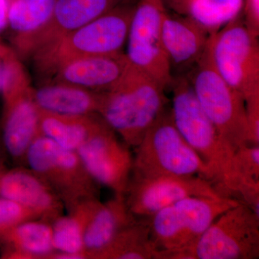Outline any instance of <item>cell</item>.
Masks as SVG:
<instances>
[{
  "label": "cell",
  "instance_id": "cell-1",
  "mask_svg": "<svg viewBox=\"0 0 259 259\" xmlns=\"http://www.w3.org/2000/svg\"><path fill=\"white\" fill-rule=\"evenodd\" d=\"M170 88V108L177 129L209 168L220 193L238 199L234 151L201 108L185 75L174 76Z\"/></svg>",
  "mask_w": 259,
  "mask_h": 259
},
{
  "label": "cell",
  "instance_id": "cell-2",
  "mask_svg": "<svg viewBox=\"0 0 259 259\" xmlns=\"http://www.w3.org/2000/svg\"><path fill=\"white\" fill-rule=\"evenodd\" d=\"M166 89L131 66L120 82L102 98L98 114L127 146H139L168 106Z\"/></svg>",
  "mask_w": 259,
  "mask_h": 259
},
{
  "label": "cell",
  "instance_id": "cell-3",
  "mask_svg": "<svg viewBox=\"0 0 259 259\" xmlns=\"http://www.w3.org/2000/svg\"><path fill=\"white\" fill-rule=\"evenodd\" d=\"M136 3L116 7L32 55L30 59L41 83L49 81L58 68L73 59L124 53Z\"/></svg>",
  "mask_w": 259,
  "mask_h": 259
},
{
  "label": "cell",
  "instance_id": "cell-4",
  "mask_svg": "<svg viewBox=\"0 0 259 259\" xmlns=\"http://www.w3.org/2000/svg\"><path fill=\"white\" fill-rule=\"evenodd\" d=\"M240 202L226 197H186L147 218L155 259H190L191 250L207 228Z\"/></svg>",
  "mask_w": 259,
  "mask_h": 259
},
{
  "label": "cell",
  "instance_id": "cell-5",
  "mask_svg": "<svg viewBox=\"0 0 259 259\" xmlns=\"http://www.w3.org/2000/svg\"><path fill=\"white\" fill-rule=\"evenodd\" d=\"M135 148L131 176H199L213 184L209 168L175 125L169 105Z\"/></svg>",
  "mask_w": 259,
  "mask_h": 259
},
{
  "label": "cell",
  "instance_id": "cell-6",
  "mask_svg": "<svg viewBox=\"0 0 259 259\" xmlns=\"http://www.w3.org/2000/svg\"><path fill=\"white\" fill-rule=\"evenodd\" d=\"M185 76L201 108L233 151L250 144L245 99L214 69L209 42L200 60Z\"/></svg>",
  "mask_w": 259,
  "mask_h": 259
},
{
  "label": "cell",
  "instance_id": "cell-7",
  "mask_svg": "<svg viewBox=\"0 0 259 259\" xmlns=\"http://www.w3.org/2000/svg\"><path fill=\"white\" fill-rule=\"evenodd\" d=\"M25 163L54 191L65 209L86 199H100V185L90 176L77 152L42 135L29 147Z\"/></svg>",
  "mask_w": 259,
  "mask_h": 259
},
{
  "label": "cell",
  "instance_id": "cell-8",
  "mask_svg": "<svg viewBox=\"0 0 259 259\" xmlns=\"http://www.w3.org/2000/svg\"><path fill=\"white\" fill-rule=\"evenodd\" d=\"M258 37L245 27L242 14L211 35L213 66L245 101L259 95Z\"/></svg>",
  "mask_w": 259,
  "mask_h": 259
},
{
  "label": "cell",
  "instance_id": "cell-9",
  "mask_svg": "<svg viewBox=\"0 0 259 259\" xmlns=\"http://www.w3.org/2000/svg\"><path fill=\"white\" fill-rule=\"evenodd\" d=\"M258 258L259 216L243 202L222 213L190 253V259Z\"/></svg>",
  "mask_w": 259,
  "mask_h": 259
},
{
  "label": "cell",
  "instance_id": "cell-10",
  "mask_svg": "<svg viewBox=\"0 0 259 259\" xmlns=\"http://www.w3.org/2000/svg\"><path fill=\"white\" fill-rule=\"evenodd\" d=\"M166 8L163 0H137L127 35L131 66L156 79L165 88L173 76L162 45V24Z\"/></svg>",
  "mask_w": 259,
  "mask_h": 259
},
{
  "label": "cell",
  "instance_id": "cell-11",
  "mask_svg": "<svg viewBox=\"0 0 259 259\" xmlns=\"http://www.w3.org/2000/svg\"><path fill=\"white\" fill-rule=\"evenodd\" d=\"M189 197H224L212 182L199 176H131L124 198L136 218H150Z\"/></svg>",
  "mask_w": 259,
  "mask_h": 259
},
{
  "label": "cell",
  "instance_id": "cell-12",
  "mask_svg": "<svg viewBox=\"0 0 259 259\" xmlns=\"http://www.w3.org/2000/svg\"><path fill=\"white\" fill-rule=\"evenodd\" d=\"M131 148L105 122L76 152L98 185L124 197L134 167Z\"/></svg>",
  "mask_w": 259,
  "mask_h": 259
},
{
  "label": "cell",
  "instance_id": "cell-13",
  "mask_svg": "<svg viewBox=\"0 0 259 259\" xmlns=\"http://www.w3.org/2000/svg\"><path fill=\"white\" fill-rule=\"evenodd\" d=\"M137 0H55L54 10L47 23L25 36L15 37L13 45L18 56L30 59L42 48L119 5Z\"/></svg>",
  "mask_w": 259,
  "mask_h": 259
},
{
  "label": "cell",
  "instance_id": "cell-14",
  "mask_svg": "<svg viewBox=\"0 0 259 259\" xmlns=\"http://www.w3.org/2000/svg\"><path fill=\"white\" fill-rule=\"evenodd\" d=\"M212 34L190 15L166 10L162 24V45L173 77L187 74L198 63Z\"/></svg>",
  "mask_w": 259,
  "mask_h": 259
},
{
  "label": "cell",
  "instance_id": "cell-15",
  "mask_svg": "<svg viewBox=\"0 0 259 259\" xmlns=\"http://www.w3.org/2000/svg\"><path fill=\"white\" fill-rule=\"evenodd\" d=\"M30 81L3 95V142L12 158L25 163V155L39 132L40 110L34 101Z\"/></svg>",
  "mask_w": 259,
  "mask_h": 259
},
{
  "label": "cell",
  "instance_id": "cell-16",
  "mask_svg": "<svg viewBox=\"0 0 259 259\" xmlns=\"http://www.w3.org/2000/svg\"><path fill=\"white\" fill-rule=\"evenodd\" d=\"M131 67L125 53L85 56L73 59L58 68L49 81L76 85L106 93L115 88Z\"/></svg>",
  "mask_w": 259,
  "mask_h": 259
},
{
  "label": "cell",
  "instance_id": "cell-17",
  "mask_svg": "<svg viewBox=\"0 0 259 259\" xmlns=\"http://www.w3.org/2000/svg\"><path fill=\"white\" fill-rule=\"evenodd\" d=\"M0 197L18 202L50 223L64 214L61 199L28 167L0 169Z\"/></svg>",
  "mask_w": 259,
  "mask_h": 259
},
{
  "label": "cell",
  "instance_id": "cell-18",
  "mask_svg": "<svg viewBox=\"0 0 259 259\" xmlns=\"http://www.w3.org/2000/svg\"><path fill=\"white\" fill-rule=\"evenodd\" d=\"M138 218L130 211L124 197L114 195L107 202L100 201L85 230L87 259H99L117 235Z\"/></svg>",
  "mask_w": 259,
  "mask_h": 259
},
{
  "label": "cell",
  "instance_id": "cell-19",
  "mask_svg": "<svg viewBox=\"0 0 259 259\" xmlns=\"http://www.w3.org/2000/svg\"><path fill=\"white\" fill-rule=\"evenodd\" d=\"M32 95L42 111L68 115L98 113L102 98V93L54 81H47L32 88Z\"/></svg>",
  "mask_w": 259,
  "mask_h": 259
},
{
  "label": "cell",
  "instance_id": "cell-20",
  "mask_svg": "<svg viewBox=\"0 0 259 259\" xmlns=\"http://www.w3.org/2000/svg\"><path fill=\"white\" fill-rule=\"evenodd\" d=\"M100 201L95 198L80 202L51 223L54 252L49 259H87L85 230Z\"/></svg>",
  "mask_w": 259,
  "mask_h": 259
},
{
  "label": "cell",
  "instance_id": "cell-21",
  "mask_svg": "<svg viewBox=\"0 0 259 259\" xmlns=\"http://www.w3.org/2000/svg\"><path fill=\"white\" fill-rule=\"evenodd\" d=\"M105 122L98 113L68 115L40 110L39 132L61 147L77 151Z\"/></svg>",
  "mask_w": 259,
  "mask_h": 259
},
{
  "label": "cell",
  "instance_id": "cell-22",
  "mask_svg": "<svg viewBox=\"0 0 259 259\" xmlns=\"http://www.w3.org/2000/svg\"><path fill=\"white\" fill-rule=\"evenodd\" d=\"M0 239L8 258L49 259L54 252L51 223L41 219L20 223Z\"/></svg>",
  "mask_w": 259,
  "mask_h": 259
},
{
  "label": "cell",
  "instance_id": "cell-23",
  "mask_svg": "<svg viewBox=\"0 0 259 259\" xmlns=\"http://www.w3.org/2000/svg\"><path fill=\"white\" fill-rule=\"evenodd\" d=\"M148 218H138L125 227L99 259H155Z\"/></svg>",
  "mask_w": 259,
  "mask_h": 259
},
{
  "label": "cell",
  "instance_id": "cell-24",
  "mask_svg": "<svg viewBox=\"0 0 259 259\" xmlns=\"http://www.w3.org/2000/svg\"><path fill=\"white\" fill-rule=\"evenodd\" d=\"M238 199L259 216V145H245L235 151Z\"/></svg>",
  "mask_w": 259,
  "mask_h": 259
},
{
  "label": "cell",
  "instance_id": "cell-25",
  "mask_svg": "<svg viewBox=\"0 0 259 259\" xmlns=\"http://www.w3.org/2000/svg\"><path fill=\"white\" fill-rule=\"evenodd\" d=\"M55 0H9L8 26L15 37L30 35L51 18Z\"/></svg>",
  "mask_w": 259,
  "mask_h": 259
},
{
  "label": "cell",
  "instance_id": "cell-26",
  "mask_svg": "<svg viewBox=\"0 0 259 259\" xmlns=\"http://www.w3.org/2000/svg\"><path fill=\"white\" fill-rule=\"evenodd\" d=\"M243 0H191L188 15L215 32L241 13Z\"/></svg>",
  "mask_w": 259,
  "mask_h": 259
},
{
  "label": "cell",
  "instance_id": "cell-27",
  "mask_svg": "<svg viewBox=\"0 0 259 259\" xmlns=\"http://www.w3.org/2000/svg\"><path fill=\"white\" fill-rule=\"evenodd\" d=\"M34 219L39 218L27 207L0 197V238L20 223Z\"/></svg>",
  "mask_w": 259,
  "mask_h": 259
},
{
  "label": "cell",
  "instance_id": "cell-28",
  "mask_svg": "<svg viewBox=\"0 0 259 259\" xmlns=\"http://www.w3.org/2000/svg\"><path fill=\"white\" fill-rule=\"evenodd\" d=\"M250 145H259V95L245 100Z\"/></svg>",
  "mask_w": 259,
  "mask_h": 259
},
{
  "label": "cell",
  "instance_id": "cell-29",
  "mask_svg": "<svg viewBox=\"0 0 259 259\" xmlns=\"http://www.w3.org/2000/svg\"><path fill=\"white\" fill-rule=\"evenodd\" d=\"M242 14L245 27L255 36L259 35V0H243Z\"/></svg>",
  "mask_w": 259,
  "mask_h": 259
},
{
  "label": "cell",
  "instance_id": "cell-30",
  "mask_svg": "<svg viewBox=\"0 0 259 259\" xmlns=\"http://www.w3.org/2000/svg\"><path fill=\"white\" fill-rule=\"evenodd\" d=\"M191 0H163L166 9L182 15H188Z\"/></svg>",
  "mask_w": 259,
  "mask_h": 259
},
{
  "label": "cell",
  "instance_id": "cell-31",
  "mask_svg": "<svg viewBox=\"0 0 259 259\" xmlns=\"http://www.w3.org/2000/svg\"><path fill=\"white\" fill-rule=\"evenodd\" d=\"M9 0H0V33L8 26Z\"/></svg>",
  "mask_w": 259,
  "mask_h": 259
},
{
  "label": "cell",
  "instance_id": "cell-32",
  "mask_svg": "<svg viewBox=\"0 0 259 259\" xmlns=\"http://www.w3.org/2000/svg\"><path fill=\"white\" fill-rule=\"evenodd\" d=\"M5 47V46H3V44H0V49H3V48Z\"/></svg>",
  "mask_w": 259,
  "mask_h": 259
}]
</instances>
